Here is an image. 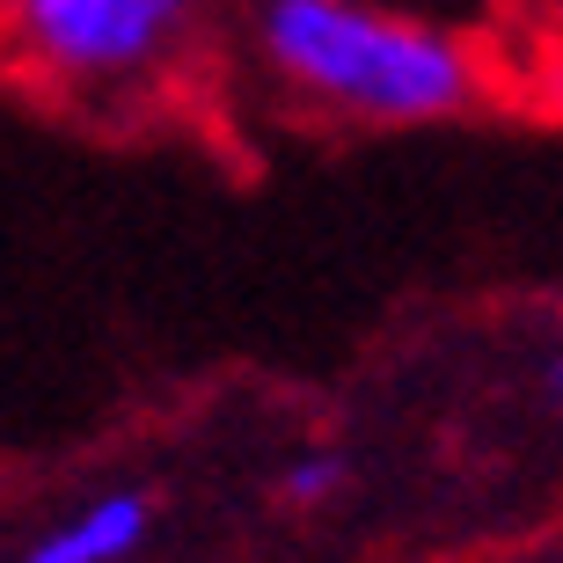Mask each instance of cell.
Returning a JSON list of instances; mask_svg holds the SVG:
<instances>
[{
    "instance_id": "obj_1",
    "label": "cell",
    "mask_w": 563,
    "mask_h": 563,
    "mask_svg": "<svg viewBox=\"0 0 563 563\" xmlns=\"http://www.w3.org/2000/svg\"><path fill=\"white\" fill-rule=\"evenodd\" d=\"M242 52L278 103L344 132H432L498 96L476 30L396 0H250Z\"/></svg>"
},
{
    "instance_id": "obj_2",
    "label": "cell",
    "mask_w": 563,
    "mask_h": 563,
    "mask_svg": "<svg viewBox=\"0 0 563 563\" xmlns=\"http://www.w3.org/2000/svg\"><path fill=\"white\" fill-rule=\"evenodd\" d=\"M212 0H0V74L81 118H146L198 74Z\"/></svg>"
},
{
    "instance_id": "obj_3",
    "label": "cell",
    "mask_w": 563,
    "mask_h": 563,
    "mask_svg": "<svg viewBox=\"0 0 563 563\" xmlns=\"http://www.w3.org/2000/svg\"><path fill=\"white\" fill-rule=\"evenodd\" d=\"M146 527H154V505H146L140 490H103V498H88L74 520L37 534L22 563H125L132 549L146 542Z\"/></svg>"
},
{
    "instance_id": "obj_4",
    "label": "cell",
    "mask_w": 563,
    "mask_h": 563,
    "mask_svg": "<svg viewBox=\"0 0 563 563\" xmlns=\"http://www.w3.org/2000/svg\"><path fill=\"white\" fill-rule=\"evenodd\" d=\"M352 476V468H344V454H330V446H314V454H300L286 468V483H278V490H286L292 505H322V498H336V483Z\"/></svg>"
},
{
    "instance_id": "obj_5",
    "label": "cell",
    "mask_w": 563,
    "mask_h": 563,
    "mask_svg": "<svg viewBox=\"0 0 563 563\" xmlns=\"http://www.w3.org/2000/svg\"><path fill=\"white\" fill-rule=\"evenodd\" d=\"M542 396L563 410V344H549V352H542Z\"/></svg>"
},
{
    "instance_id": "obj_6",
    "label": "cell",
    "mask_w": 563,
    "mask_h": 563,
    "mask_svg": "<svg viewBox=\"0 0 563 563\" xmlns=\"http://www.w3.org/2000/svg\"><path fill=\"white\" fill-rule=\"evenodd\" d=\"M542 88H549V103L563 110V44H549V59H542Z\"/></svg>"
},
{
    "instance_id": "obj_7",
    "label": "cell",
    "mask_w": 563,
    "mask_h": 563,
    "mask_svg": "<svg viewBox=\"0 0 563 563\" xmlns=\"http://www.w3.org/2000/svg\"><path fill=\"white\" fill-rule=\"evenodd\" d=\"M483 15H542V0H476Z\"/></svg>"
},
{
    "instance_id": "obj_8",
    "label": "cell",
    "mask_w": 563,
    "mask_h": 563,
    "mask_svg": "<svg viewBox=\"0 0 563 563\" xmlns=\"http://www.w3.org/2000/svg\"><path fill=\"white\" fill-rule=\"evenodd\" d=\"M542 15H549V44H563V0H542Z\"/></svg>"
}]
</instances>
